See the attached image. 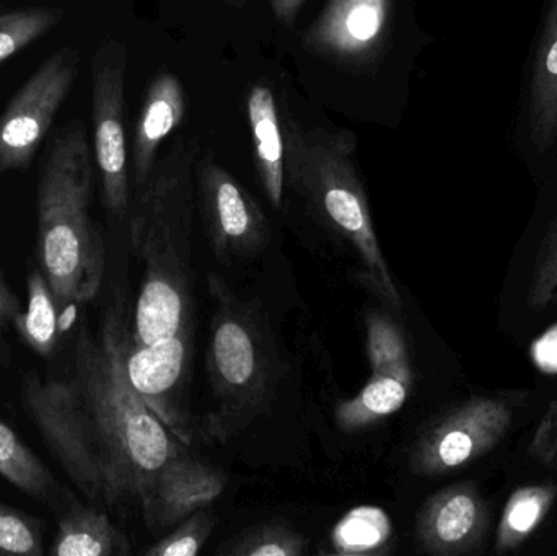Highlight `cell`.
Segmentation results:
<instances>
[{
  "label": "cell",
  "instance_id": "cell-2",
  "mask_svg": "<svg viewBox=\"0 0 557 556\" xmlns=\"http://www.w3.org/2000/svg\"><path fill=\"white\" fill-rule=\"evenodd\" d=\"M94 165L85 127H65L46 157L38 186L36 258L59 312L90 302L107 271L103 240L91 221Z\"/></svg>",
  "mask_w": 557,
  "mask_h": 556
},
{
  "label": "cell",
  "instance_id": "cell-9",
  "mask_svg": "<svg viewBox=\"0 0 557 556\" xmlns=\"http://www.w3.org/2000/svg\"><path fill=\"white\" fill-rule=\"evenodd\" d=\"M77 72L78 52L62 48L16 91L0 114V175L28 169Z\"/></svg>",
  "mask_w": 557,
  "mask_h": 556
},
{
  "label": "cell",
  "instance_id": "cell-22",
  "mask_svg": "<svg viewBox=\"0 0 557 556\" xmlns=\"http://www.w3.org/2000/svg\"><path fill=\"white\" fill-rule=\"evenodd\" d=\"M555 498L556 490L552 486H525L517 490L507 502L497 528V554L503 555L519 548L548 515Z\"/></svg>",
  "mask_w": 557,
  "mask_h": 556
},
{
  "label": "cell",
  "instance_id": "cell-21",
  "mask_svg": "<svg viewBox=\"0 0 557 556\" xmlns=\"http://www.w3.org/2000/svg\"><path fill=\"white\" fill-rule=\"evenodd\" d=\"M20 336L29 349L42 358L54 353L59 336V310L51 287L41 270L28 276V306L15 319Z\"/></svg>",
  "mask_w": 557,
  "mask_h": 556
},
{
  "label": "cell",
  "instance_id": "cell-23",
  "mask_svg": "<svg viewBox=\"0 0 557 556\" xmlns=\"http://www.w3.org/2000/svg\"><path fill=\"white\" fill-rule=\"evenodd\" d=\"M0 475L20 492L35 499H48L54 493L51 470L0 420Z\"/></svg>",
  "mask_w": 557,
  "mask_h": 556
},
{
  "label": "cell",
  "instance_id": "cell-32",
  "mask_svg": "<svg viewBox=\"0 0 557 556\" xmlns=\"http://www.w3.org/2000/svg\"><path fill=\"white\" fill-rule=\"evenodd\" d=\"M271 9H273L274 15L282 25L290 26L294 25L297 20L298 12H300L301 5L305 0H270Z\"/></svg>",
  "mask_w": 557,
  "mask_h": 556
},
{
  "label": "cell",
  "instance_id": "cell-5",
  "mask_svg": "<svg viewBox=\"0 0 557 556\" xmlns=\"http://www.w3.org/2000/svg\"><path fill=\"white\" fill-rule=\"evenodd\" d=\"M198 140L178 136L139 188L131 244L144 263V283L191 291V234Z\"/></svg>",
  "mask_w": 557,
  "mask_h": 556
},
{
  "label": "cell",
  "instance_id": "cell-1",
  "mask_svg": "<svg viewBox=\"0 0 557 556\" xmlns=\"http://www.w3.org/2000/svg\"><path fill=\"white\" fill-rule=\"evenodd\" d=\"M126 304L117 296L97 332L84 329L75 345L72 384L84 410L104 479V505L139 502L157 473L183 453L178 441L131 385Z\"/></svg>",
  "mask_w": 557,
  "mask_h": 556
},
{
  "label": "cell",
  "instance_id": "cell-25",
  "mask_svg": "<svg viewBox=\"0 0 557 556\" xmlns=\"http://www.w3.org/2000/svg\"><path fill=\"white\" fill-rule=\"evenodd\" d=\"M61 10L26 9L0 13V62L41 38L61 20Z\"/></svg>",
  "mask_w": 557,
  "mask_h": 556
},
{
  "label": "cell",
  "instance_id": "cell-6",
  "mask_svg": "<svg viewBox=\"0 0 557 556\" xmlns=\"http://www.w3.org/2000/svg\"><path fill=\"white\" fill-rule=\"evenodd\" d=\"M23 405L65 475L95 505H104L100 459L71 379L23 375Z\"/></svg>",
  "mask_w": 557,
  "mask_h": 556
},
{
  "label": "cell",
  "instance_id": "cell-12",
  "mask_svg": "<svg viewBox=\"0 0 557 556\" xmlns=\"http://www.w3.org/2000/svg\"><path fill=\"white\" fill-rule=\"evenodd\" d=\"M124 84L126 49L121 42H108L94 62V146L103 205L116 218L129 209Z\"/></svg>",
  "mask_w": 557,
  "mask_h": 556
},
{
  "label": "cell",
  "instance_id": "cell-17",
  "mask_svg": "<svg viewBox=\"0 0 557 556\" xmlns=\"http://www.w3.org/2000/svg\"><path fill=\"white\" fill-rule=\"evenodd\" d=\"M255 169L268 201L281 208L285 188V139L282 113L270 85L255 84L247 98Z\"/></svg>",
  "mask_w": 557,
  "mask_h": 556
},
{
  "label": "cell",
  "instance_id": "cell-3",
  "mask_svg": "<svg viewBox=\"0 0 557 556\" xmlns=\"http://www.w3.org/2000/svg\"><path fill=\"white\" fill-rule=\"evenodd\" d=\"M285 183L304 198L311 214L352 247L359 277L389 309L403 307L373 225L366 188L354 163L357 140L350 131L304 127L284 104Z\"/></svg>",
  "mask_w": 557,
  "mask_h": 556
},
{
  "label": "cell",
  "instance_id": "cell-28",
  "mask_svg": "<svg viewBox=\"0 0 557 556\" xmlns=\"http://www.w3.org/2000/svg\"><path fill=\"white\" fill-rule=\"evenodd\" d=\"M555 300H557V224L546 244L543 245L535 274L530 283L527 302L530 309L540 312L552 306Z\"/></svg>",
  "mask_w": 557,
  "mask_h": 556
},
{
  "label": "cell",
  "instance_id": "cell-27",
  "mask_svg": "<svg viewBox=\"0 0 557 556\" xmlns=\"http://www.w3.org/2000/svg\"><path fill=\"white\" fill-rule=\"evenodd\" d=\"M0 555L42 556L45 541L39 521L0 502Z\"/></svg>",
  "mask_w": 557,
  "mask_h": 556
},
{
  "label": "cell",
  "instance_id": "cell-24",
  "mask_svg": "<svg viewBox=\"0 0 557 556\" xmlns=\"http://www.w3.org/2000/svg\"><path fill=\"white\" fill-rule=\"evenodd\" d=\"M308 541L284 522H263L218 548L221 556H301Z\"/></svg>",
  "mask_w": 557,
  "mask_h": 556
},
{
  "label": "cell",
  "instance_id": "cell-15",
  "mask_svg": "<svg viewBox=\"0 0 557 556\" xmlns=\"http://www.w3.org/2000/svg\"><path fill=\"white\" fill-rule=\"evenodd\" d=\"M228 485L218 467L178 454L165 464L140 499L147 528L156 534L169 531L199 509L209 508Z\"/></svg>",
  "mask_w": 557,
  "mask_h": 556
},
{
  "label": "cell",
  "instance_id": "cell-14",
  "mask_svg": "<svg viewBox=\"0 0 557 556\" xmlns=\"http://www.w3.org/2000/svg\"><path fill=\"white\" fill-rule=\"evenodd\" d=\"M490 528V512L473 483H457L435 493L422 506L416 521V541L422 554H473Z\"/></svg>",
  "mask_w": 557,
  "mask_h": 556
},
{
  "label": "cell",
  "instance_id": "cell-11",
  "mask_svg": "<svg viewBox=\"0 0 557 556\" xmlns=\"http://www.w3.org/2000/svg\"><path fill=\"white\" fill-rule=\"evenodd\" d=\"M370 375L366 387L336 408L341 431L366 430L392 417L408 400L414 384L411 356L401 326L383 312L366 319Z\"/></svg>",
  "mask_w": 557,
  "mask_h": 556
},
{
  "label": "cell",
  "instance_id": "cell-29",
  "mask_svg": "<svg viewBox=\"0 0 557 556\" xmlns=\"http://www.w3.org/2000/svg\"><path fill=\"white\" fill-rule=\"evenodd\" d=\"M530 453L543 466L557 470V397L540 421Z\"/></svg>",
  "mask_w": 557,
  "mask_h": 556
},
{
  "label": "cell",
  "instance_id": "cell-10",
  "mask_svg": "<svg viewBox=\"0 0 557 556\" xmlns=\"http://www.w3.org/2000/svg\"><path fill=\"white\" fill-rule=\"evenodd\" d=\"M191 355L193 320L153 345H136L131 339L126 353L127 378L134 391L173 437L186 446L195 440L189 410Z\"/></svg>",
  "mask_w": 557,
  "mask_h": 556
},
{
  "label": "cell",
  "instance_id": "cell-7",
  "mask_svg": "<svg viewBox=\"0 0 557 556\" xmlns=\"http://www.w3.org/2000/svg\"><path fill=\"white\" fill-rule=\"evenodd\" d=\"M512 420L509 398H470L419 437L409 454V469L419 477H441L470 466L503 441Z\"/></svg>",
  "mask_w": 557,
  "mask_h": 556
},
{
  "label": "cell",
  "instance_id": "cell-19",
  "mask_svg": "<svg viewBox=\"0 0 557 556\" xmlns=\"http://www.w3.org/2000/svg\"><path fill=\"white\" fill-rule=\"evenodd\" d=\"M49 554L54 556H124L131 554L126 535L103 512L75 505L61 516Z\"/></svg>",
  "mask_w": 557,
  "mask_h": 556
},
{
  "label": "cell",
  "instance_id": "cell-8",
  "mask_svg": "<svg viewBox=\"0 0 557 556\" xmlns=\"http://www.w3.org/2000/svg\"><path fill=\"white\" fill-rule=\"evenodd\" d=\"M196 198L212 251L222 263L250 260L267 250L271 225L257 199L211 152L195 169Z\"/></svg>",
  "mask_w": 557,
  "mask_h": 556
},
{
  "label": "cell",
  "instance_id": "cell-13",
  "mask_svg": "<svg viewBox=\"0 0 557 556\" xmlns=\"http://www.w3.org/2000/svg\"><path fill=\"white\" fill-rule=\"evenodd\" d=\"M392 13V0H327L301 42L341 65L370 64L388 39Z\"/></svg>",
  "mask_w": 557,
  "mask_h": 556
},
{
  "label": "cell",
  "instance_id": "cell-26",
  "mask_svg": "<svg viewBox=\"0 0 557 556\" xmlns=\"http://www.w3.org/2000/svg\"><path fill=\"white\" fill-rule=\"evenodd\" d=\"M215 528V516L208 508L199 509L172 528L152 547L144 551L146 556H195L205 547Z\"/></svg>",
  "mask_w": 557,
  "mask_h": 556
},
{
  "label": "cell",
  "instance_id": "cell-31",
  "mask_svg": "<svg viewBox=\"0 0 557 556\" xmlns=\"http://www.w3.org/2000/svg\"><path fill=\"white\" fill-rule=\"evenodd\" d=\"M20 309L22 307H20L18 297L7 286L2 271H0V335L10 322H15L16 317L22 312Z\"/></svg>",
  "mask_w": 557,
  "mask_h": 556
},
{
  "label": "cell",
  "instance_id": "cell-16",
  "mask_svg": "<svg viewBox=\"0 0 557 556\" xmlns=\"http://www.w3.org/2000/svg\"><path fill=\"white\" fill-rule=\"evenodd\" d=\"M188 100L182 82L172 72H160L147 88L136 124L133 172L137 188L144 185L157 163L163 140L185 121Z\"/></svg>",
  "mask_w": 557,
  "mask_h": 556
},
{
  "label": "cell",
  "instance_id": "cell-4",
  "mask_svg": "<svg viewBox=\"0 0 557 556\" xmlns=\"http://www.w3.org/2000/svg\"><path fill=\"white\" fill-rule=\"evenodd\" d=\"M214 312L208 348L212 408L202 440L227 443L270 410L278 381L273 330L261 307L240 299L218 274H209Z\"/></svg>",
  "mask_w": 557,
  "mask_h": 556
},
{
  "label": "cell",
  "instance_id": "cell-33",
  "mask_svg": "<svg viewBox=\"0 0 557 556\" xmlns=\"http://www.w3.org/2000/svg\"><path fill=\"white\" fill-rule=\"evenodd\" d=\"M228 3H232V5L242 7L247 3V0H227Z\"/></svg>",
  "mask_w": 557,
  "mask_h": 556
},
{
  "label": "cell",
  "instance_id": "cell-30",
  "mask_svg": "<svg viewBox=\"0 0 557 556\" xmlns=\"http://www.w3.org/2000/svg\"><path fill=\"white\" fill-rule=\"evenodd\" d=\"M533 358L545 372H557V325L546 332L533 346Z\"/></svg>",
  "mask_w": 557,
  "mask_h": 556
},
{
  "label": "cell",
  "instance_id": "cell-20",
  "mask_svg": "<svg viewBox=\"0 0 557 556\" xmlns=\"http://www.w3.org/2000/svg\"><path fill=\"white\" fill-rule=\"evenodd\" d=\"M392 519L376 506H359L343 516L330 535L331 554L346 556L385 555L392 552Z\"/></svg>",
  "mask_w": 557,
  "mask_h": 556
},
{
  "label": "cell",
  "instance_id": "cell-18",
  "mask_svg": "<svg viewBox=\"0 0 557 556\" xmlns=\"http://www.w3.org/2000/svg\"><path fill=\"white\" fill-rule=\"evenodd\" d=\"M529 124L535 149L540 153L552 149L557 137V0H552L536 49Z\"/></svg>",
  "mask_w": 557,
  "mask_h": 556
}]
</instances>
